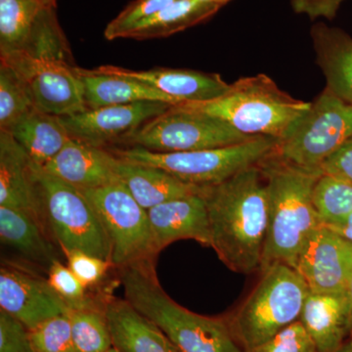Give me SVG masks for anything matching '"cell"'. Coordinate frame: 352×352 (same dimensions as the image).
I'll use <instances>...</instances> for the list:
<instances>
[{
    "label": "cell",
    "instance_id": "cell-25",
    "mask_svg": "<svg viewBox=\"0 0 352 352\" xmlns=\"http://www.w3.org/2000/svg\"><path fill=\"white\" fill-rule=\"evenodd\" d=\"M36 166L43 168L63 149L71 138L59 117L34 107L18 120L10 131Z\"/></svg>",
    "mask_w": 352,
    "mask_h": 352
},
{
    "label": "cell",
    "instance_id": "cell-8",
    "mask_svg": "<svg viewBox=\"0 0 352 352\" xmlns=\"http://www.w3.org/2000/svg\"><path fill=\"white\" fill-rule=\"evenodd\" d=\"M352 136V105L328 89L289 126L276 155L287 163L320 171L323 164Z\"/></svg>",
    "mask_w": 352,
    "mask_h": 352
},
{
    "label": "cell",
    "instance_id": "cell-7",
    "mask_svg": "<svg viewBox=\"0 0 352 352\" xmlns=\"http://www.w3.org/2000/svg\"><path fill=\"white\" fill-rule=\"evenodd\" d=\"M278 145L277 139L258 136L239 144L198 151L159 153L138 146L111 151L124 161L161 168L183 182L205 188L261 164L277 151Z\"/></svg>",
    "mask_w": 352,
    "mask_h": 352
},
{
    "label": "cell",
    "instance_id": "cell-17",
    "mask_svg": "<svg viewBox=\"0 0 352 352\" xmlns=\"http://www.w3.org/2000/svg\"><path fill=\"white\" fill-rule=\"evenodd\" d=\"M94 71L144 82L170 96L177 102L178 105L217 98L223 94L230 85L219 74L203 73L193 69L159 68L133 71L105 65Z\"/></svg>",
    "mask_w": 352,
    "mask_h": 352
},
{
    "label": "cell",
    "instance_id": "cell-20",
    "mask_svg": "<svg viewBox=\"0 0 352 352\" xmlns=\"http://www.w3.org/2000/svg\"><path fill=\"white\" fill-rule=\"evenodd\" d=\"M0 207L24 210L44 222L31 159L6 131H0Z\"/></svg>",
    "mask_w": 352,
    "mask_h": 352
},
{
    "label": "cell",
    "instance_id": "cell-36",
    "mask_svg": "<svg viewBox=\"0 0 352 352\" xmlns=\"http://www.w3.org/2000/svg\"><path fill=\"white\" fill-rule=\"evenodd\" d=\"M0 352H36L28 329L2 310H0Z\"/></svg>",
    "mask_w": 352,
    "mask_h": 352
},
{
    "label": "cell",
    "instance_id": "cell-42",
    "mask_svg": "<svg viewBox=\"0 0 352 352\" xmlns=\"http://www.w3.org/2000/svg\"><path fill=\"white\" fill-rule=\"evenodd\" d=\"M201 1L212 2V3L217 4L219 6H224L231 0H201Z\"/></svg>",
    "mask_w": 352,
    "mask_h": 352
},
{
    "label": "cell",
    "instance_id": "cell-16",
    "mask_svg": "<svg viewBox=\"0 0 352 352\" xmlns=\"http://www.w3.org/2000/svg\"><path fill=\"white\" fill-rule=\"evenodd\" d=\"M147 212L157 254L178 240H195L210 247V221L204 193L166 201Z\"/></svg>",
    "mask_w": 352,
    "mask_h": 352
},
{
    "label": "cell",
    "instance_id": "cell-9",
    "mask_svg": "<svg viewBox=\"0 0 352 352\" xmlns=\"http://www.w3.org/2000/svg\"><path fill=\"white\" fill-rule=\"evenodd\" d=\"M96 210L111 245V263L118 270L157 256L147 210L122 182L82 190Z\"/></svg>",
    "mask_w": 352,
    "mask_h": 352
},
{
    "label": "cell",
    "instance_id": "cell-14",
    "mask_svg": "<svg viewBox=\"0 0 352 352\" xmlns=\"http://www.w3.org/2000/svg\"><path fill=\"white\" fill-rule=\"evenodd\" d=\"M296 270L310 293H346L352 277V243L321 224L302 250Z\"/></svg>",
    "mask_w": 352,
    "mask_h": 352
},
{
    "label": "cell",
    "instance_id": "cell-43",
    "mask_svg": "<svg viewBox=\"0 0 352 352\" xmlns=\"http://www.w3.org/2000/svg\"><path fill=\"white\" fill-rule=\"evenodd\" d=\"M46 3L50 4V6H56L57 0H43Z\"/></svg>",
    "mask_w": 352,
    "mask_h": 352
},
{
    "label": "cell",
    "instance_id": "cell-31",
    "mask_svg": "<svg viewBox=\"0 0 352 352\" xmlns=\"http://www.w3.org/2000/svg\"><path fill=\"white\" fill-rule=\"evenodd\" d=\"M47 281L69 309L104 308L105 300H94L88 289L76 278L68 265L55 259L47 270Z\"/></svg>",
    "mask_w": 352,
    "mask_h": 352
},
{
    "label": "cell",
    "instance_id": "cell-29",
    "mask_svg": "<svg viewBox=\"0 0 352 352\" xmlns=\"http://www.w3.org/2000/svg\"><path fill=\"white\" fill-rule=\"evenodd\" d=\"M34 108L24 78L8 65L0 63V131H10Z\"/></svg>",
    "mask_w": 352,
    "mask_h": 352
},
{
    "label": "cell",
    "instance_id": "cell-32",
    "mask_svg": "<svg viewBox=\"0 0 352 352\" xmlns=\"http://www.w3.org/2000/svg\"><path fill=\"white\" fill-rule=\"evenodd\" d=\"M29 337L36 352H76L68 314L43 322Z\"/></svg>",
    "mask_w": 352,
    "mask_h": 352
},
{
    "label": "cell",
    "instance_id": "cell-10",
    "mask_svg": "<svg viewBox=\"0 0 352 352\" xmlns=\"http://www.w3.org/2000/svg\"><path fill=\"white\" fill-rule=\"evenodd\" d=\"M252 138L217 118L176 105L148 122L120 144L159 153L189 152L228 147Z\"/></svg>",
    "mask_w": 352,
    "mask_h": 352
},
{
    "label": "cell",
    "instance_id": "cell-24",
    "mask_svg": "<svg viewBox=\"0 0 352 352\" xmlns=\"http://www.w3.org/2000/svg\"><path fill=\"white\" fill-rule=\"evenodd\" d=\"M87 109L157 101L178 105L170 96L144 82L124 76L105 75L80 68Z\"/></svg>",
    "mask_w": 352,
    "mask_h": 352
},
{
    "label": "cell",
    "instance_id": "cell-13",
    "mask_svg": "<svg viewBox=\"0 0 352 352\" xmlns=\"http://www.w3.org/2000/svg\"><path fill=\"white\" fill-rule=\"evenodd\" d=\"M0 310L29 331L48 319L68 314L69 307L47 279L11 263L2 264L0 268Z\"/></svg>",
    "mask_w": 352,
    "mask_h": 352
},
{
    "label": "cell",
    "instance_id": "cell-1",
    "mask_svg": "<svg viewBox=\"0 0 352 352\" xmlns=\"http://www.w3.org/2000/svg\"><path fill=\"white\" fill-rule=\"evenodd\" d=\"M210 248L229 270L249 275L261 270L266 230L267 191L258 164L204 192Z\"/></svg>",
    "mask_w": 352,
    "mask_h": 352
},
{
    "label": "cell",
    "instance_id": "cell-41",
    "mask_svg": "<svg viewBox=\"0 0 352 352\" xmlns=\"http://www.w3.org/2000/svg\"><path fill=\"white\" fill-rule=\"evenodd\" d=\"M347 295H349V303H351V337L349 339L352 338V277L351 280V283H349V289H347Z\"/></svg>",
    "mask_w": 352,
    "mask_h": 352
},
{
    "label": "cell",
    "instance_id": "cell-6",
    "mask_svg": "<svg viewBox=\"0 0 352 352\" xmlns=\"http://www.w3.org/2000/svg\"><path fill=\"white\" fill-rule=\"evenodd\" d=\"M44 223L65 256L80 251L111 261V245L96 210L82 190L32 162Z\"/></svg>",
    "mask_w": 352,
    "mask_h": 352
},
{
    "label": "cell",
    "instance_id": "cell-22",
    "mask_svg": "<svg viewBox=\"0 0 352 352\" xmlns=\"http://www.w3.org/2000/svg\"><path fill=\"white\" fill-rule=\"evenodd\" d=\"M117 173L120 182L146 210L166 201L203 194L206 188L183 182L161 168L131 163L120 157Z\"/></svg>",
    "mask_w": 352,
    "mask_h": 352
},
{
    "label": "cell",
    "instance_id": "cell-37",
    "mask_svg": "<svg viewBox=\"0 0 352 352\" xmlns=\"http://www.w3.org/2000/svg\"><path fill=\"white\" fill-rule=\"evenodd\" d=\"M344 0H291L294 12L307 16L309 19L333 20Z\"/></svg>",
    "mask_w": 352,
    "mask_h": 352
},
{
    "label": "cell",
    "instance_id": "cell-19",
    "mask_svg": "<svg viewBox=\"0 0 352 352\" xmlns=\"http://www.w3.org/2000/svg\"><path fill=\"white\" fill-rule=\"evenodd\" d=\"M104 310L118 352H179L166 333L126 298H106Z\"/></svg>",
    "mask_w": 352,
    "mask_h": 352
},
{
    "label": "cell",
    "instance_id": "cell-27",
    "mask_svg": "<svg viewBox=\"0 0 352 352\" xmlns=\"http://www.w3.org/2000/svg\"><path fill=\"white\" fill-rule=\"evenodd\" d=\"M43 0H0V58L14 56L31 41Z\"/></svg>",
    "mask_w": 352,
    "mask_h": 352
},
{
    "label": "cell",
    "instance_id": "cell-2",
    "mask_svg": "<svg viewBox=\"0 0 352 352\" xmlns=\"http://www.w3.org/2000/svg\"><path fill=\"white\" fill-rule=\"evenodd\" d=\"M258 166L267 191V230L261 271L277 263L296 270L308 240L322 224L314 192L323 173L287 163L276 152Z\"/></svg>",
    "mask_w": 352,
    "mask_h": 352
},
{
    "label": "cell",
    "instance_id": "cell-39",
    "mask_svg": "<svg viewBox=\"0 0 352 352\" xmlns=\"http://www.w3.org/2000/svg\"><path fill=\"white\" fill-rule=\"evenodd\" d=\"M323 226L339 235L342 239L352 243V212L337 221L323 224Z\"/></svg>",
    "mask_w": 352,
    "mask_h": 352
},
{
    "label": "cell",
    "instance_id": "cell-23",
    "mask_svg": "<svg viewBox=\"0 0 352 352\" xmlns=\"http://www.w3.org/2000/svg\"><path fill=\"white\" fill-rule=\"evenodd\" d=\"M48 230L41 219L17 208L0 207V240L29 263L46 270L57 259Z\"/></svg>",
    "mask_w": 352,
    "mask_h": 352
},
{
    "label": "cell",
    "instance_id": "cell-38",
    "mask_svg": "<svg viewBox=\"0 0 352 352\" xmlns=\"http://www.w3.org/2000/svg\"><path fill=\"white\" fill-rule=\"evenodd\" d=\"M322 173L352 182V136L322 166Z\"/></svg>",
    "mask_w": 352,
    "mask_h": 352
},
{
    "label": "cell",
    "instance_id": "cell-15",
    "mask_svg": "<svg viewBox=\"0 0 352 352\" xmlns=\"http://www.w3.org/2000/svg\"><path fill=\"white\" fill-rule=\"evenodd\" d=\"M119 157L111 150L71 138L43 170L80 190L99 188L120 182Z\"/></svg>",
    "mask_w": 352,
    "mask_h": 352
},
{
    "label": "cell",
    "instance_id": "cell-5",
    "mask_svg": "<svg viewBox=\"0 0 352 352\" xmlns=\"http://www.w3.org/2000/svg\"><path fill=\"white\" fill-rule=\"evenodd\" d=\"M309 288L300 273L284 263L261 271L258 283L233 314L224 317L245 352L300 320Z\"/></svg>",
    "mask_w": 352,
    "mask_h": 352
},
{
    "label": "cell",
    "instance_id": "cell-34",
    "mask_svg": "<svg viewBox=\"0 0 352 352\" xmlns=\"http://www.w3.org/2000/svg\"><path fill=\"white\" fill-rule=\"evenodd\" d=\"M249 352H317V349L298 320Z\"/></svg>",
    "mask_w": 352,
    "mask_h": 352
},
{
    "label": "cell",
    "instance_id": "cell-3",
    "mask_svg": "<svg viewBox=\"0 0 352 352\" xmlns=\"http://www.w3.org/2000/svg\"><path fill=\"white\" fill-rule=\"evenodd\" d=\"M119 270L124 298L156 324L179 352H245L224 317L197 314L171 300L157 280L154 261Z\"/></svg>",
    "mask_w": 352,
    "mask_h": 352
},
{
    "label": "cell",
    "instance_id": "cell-18",
    "mask_svg": "<svg viewBox=\"0 0 352 352\" xmlns=\"http://www.w3.org/2000/svg\"><path fill=\"white\" fill-rule=\"evenodd\" d=\"M317 352H337L351 337V309L349 295L308 294L300 317Z\"/></svg>",
    "mask_w": 352,
    "mask_h": 352
},
{
    "label": "cell",
    "instance_id": "cell-40",
    "mask_svg": "<svg viewBox=\"0 0 352 352\" xmlns=\"http://www.w3.org/2000/svg\"><path fill=\"white\" fill-rule=\"evenodd\" d=\"M337 352H352V338L346 340L344 344Z\"/></svg>",
    "mask_w": 352,
    "mask_h": 352
},
{
    "label": "cell",
    "instance_id": "cell-4",
    "mask_svg": "<svg viewBox=\"0 0 352 352\" xmlns=\"http://www.w3.org/2000/svg\"><path fill=\"white\" fill-rule=\"evenodd\" d=\"M180 105L223 120L245 135L280 141L311 102L294 98L270 76L258 74L239 78L217 98Z\"/></svg>",
    "mask_w": 352,
    "mask_h": 352
},
{
    "label": "cell",
    "instance_id": "cell-35",
    "mask_svg": "<svg viewBox=\"0 0 352 352\" xmlns=\"http://www.w3.org/2000/svg\"><path fill=\"white\" fill-rule=\"evenodd\" d=\"M65 256L69 270L87 289L102 283L107 276L109 270L113 267L110 261L85 252L74 251Z\"/></svg>",
    "mask_w": 352,
    "mask_h": 352
},
{
    "label": "cell",
    "instance_id": "cell-28",
    "mask_svg": "<svg viewBox=\"0 0 352 352\" xmlns=\"http://www.w3.org/2000/svg\"><path fill=\"white\" fill-rule=\"evenodd\" d=\"M68 315L76 352H108L113 349L104 308L69 309Z\"/></svg>",
    "mask_w": 352,
    "mask_h": 352
},
{
    "label": "cell",
    "instance_id": "cell-33",
    "mask_svg": "<svg viewBox=\"0 0 352 352\" xmlns=\"http://www.w3.org/2000/svg\"><path fill=\"white\" fill-rule=\"evenodd\" d=\"M175 0H134L106 27L104 36L108 41L126 38L135 25L163 10Z\"/></svg>",
    "mask_w": 352,
    "mask_h": 352
},
{
    "label": "cell",
    "instance_id": "cell-30",
    "mask_svg": "<svg viewBox=\"0 0 352 352\" xmlns=\"http://www.w3.org/2000/svg\"><path fill=\"white\" fill-rule=\"evenodd\" d=\"M314 201L322 224L337 221L352 212V182L322 175L315 184Z\"/></svg>",
    "mask_w": 352,
    "mask_h": 352
},
{
    "label": "cell",
    "instance_id": "cell-12",
    "mask_svg": "<svg viewBox=\"0 0 352 352\" xmlns=\"http://www.w3.org/2000/svg\"><path fill=\"white\" fill-rule=\"evenodd\" d=\"M173 106L164 102L145 101L126 105L87 109L74 115L59 117L69 138L104 148L122 143L150 120Z\"/></svg>",
    "mask_w": 352,
    "mask_h": 352
},
{
    "label": "cell",
    "instance_id": "cell-21",
    "mask_svg": "<svg viewBox=\"0 0 352 352\" xmlns=\"http://www.w3.org/2000/svg\"><path fill=\"white\" fill-rule=\"evenodd\" d=\"M310 36L326 89L352 105V36L324 23L315 24Z\"/></svg>",
    "mask_w": 352,
    "mask_h": 352
},
{
    "label": "cell",
    "instance_id": "cell-44",
    "mask_svg": "<svg viewBox=\"0 0 352 352\" xmlns=\"http://www.w3.org/2000/svg\"><path fill=\"white\" fill-rule=\"evenodd\" d=\"M108 352H118V351H117V349H113H113H111V351H108Z\"/></svg>",
    "mask_w": 352,
    "mask_h": 352
},
{
    "label": "cell",
    "instance_id": "cell-11",
    "mask_svg": "<svg viewBox=\"0 0 352 352\" xmlns=\"http://www.w3.org/2000/svg\"><path fill=\"white\" fill-rule=\"evenodd\" d=\"M27 82L34 107L55 117L87 110L80 68L72 59L15 56L1 59Z\"/></svg>",
    "mask_w": 352,
    "mask_h": 352
},
{
    "label": "cell",
    "instance_id": "cell-26",
    "mask_svg": "<svg viewBox=\"0 0 352 352\" xmlns=\"http://www.w3.org/2000/svg\"><path fill=\"white\" fill-rule=\"evenodd\" d=\"M221 6L201 0H175L163 10L139 23L126 38H166L201 24L219 12Z\"/></svg>",
    "mask_w": 352,
    "mask_h": 352
}]
</instances>
